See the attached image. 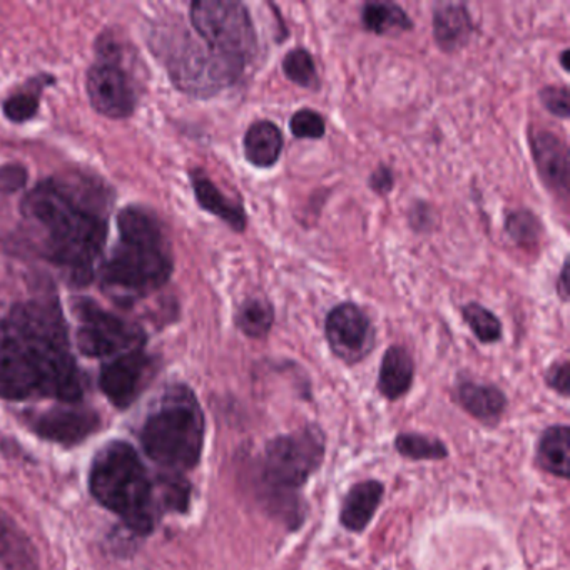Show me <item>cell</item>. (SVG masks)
<instances>
[{
    "label": "cell",
    "mask_w": 570,
    "mask_h": 570,
    "mask_svg": "<svg viewBox=\"0 0 570 570\" xmlns=\"http://www.w3.org/2000/svg\"><path fill=\"white\" fill-rule=\"evenodd\" d=\"M293 136L296 139H322L325 136V119L312 109H299L289 121Z\"/></svg>",
    "instance_id": "32"
},
{
    "label": "cell",
    "mask_w": 570,
    "mask_h": 570,
    "mask_svg": "<svg viewBox=\"0 0 570 570\" xmlns=\"http://www.w3.org/2000/svg\"><path fill=\"white\" fill-rule=\"evenodd\" d=\"M119 245L102 266V286L121 299H136L166 285L173 275L171 252L156 215L128 206L118 216Z\"/></svg>",
    "instance_id": "3"
},
{
    "label": "cell",
    "mask_w": 570,
    "mask_h": 570,
    "mask_svg": "<svg viewBox=\"0 0 570 570\" xmlns=\"http://www.w3.org/2000/svg\"><path fill=\"white\" fill-rule=\"evenodd\" d=\"M76 315L79 318L76 343L79 352L89 358H115L145 346L146 336L138 326L129 325L89 299L76 305Z\"/></svg>",
    "instance_id": "9"
},
{
    "label": "cell",
    "mask_w": 570,
    "mask_h": 570,
    "mask_svg": "<svg viewBox=\"0 0 570 570\" xmlns=\"http://www.w3.org/2000/svg\"><path fill=\"white\" fill-rule=\"evenodd\" d=\"M45 78L32 79L28 86L16 91L14 95L6 99L2 109H4L6 118L12 122H28L39 112L41 105V92L45 88Z\"/></svg>",
    "instance_id": "26"
},
{
    "label": "cell",
    "mask_w": 570,
    "mask_h": 570,
    "mask_svg": "<svg viewBox=\"0 0 570 570\" xmlns=\"http://www.w3.org/2000/svg\"><path fill=\"white\" fill-rule=\"evenodd\" d=\"M415 363L403 346H390L383 355L379 372V392L386 400H399L412 389Z\"/></svg>",
    "instance_id": "21"
},
{
    "label": "cell",
    "mask_w": 570,
    "mask_h": 570,
    "mask_svg": "<svg viewBox=\"0 0 570 570\" xmlns=\"http://www.w3.org/2000/svg\"><path fill=\"white\" fill-rule=\"evenodd\" d=\"M155 362L145 348L131 350L102 365L99 389L119 410L129 409L151 380Z\"/></svg>",
    "instance_id": "12"
},
{
    "label": "cell",
    "mask_w": 570,
    "mask_h": 570,
    "mask_svg": "<svg viewBox=\"0 0 570 570\" xmlns=\"http://www.w3.org/2000/svg\"><path fill=\"white\" fill-rule=\"evenodd\" d=\"M26 222L45 232L42 253L76 285H88L101 256L108 226L88 203L58 181L39 183L21 203Z\"/></svg>",
    "instance_id": "1"
},
{
    "label": "cell",
    "mask_w": 570,
    "mask_h": 570,
    "mask_svg": "<svg viewBox=\"0 0 570 570\" xmlns=\"http://www.w3.org/2000/svg\"><path fill=\"white\" fill-rule=\"evenodd\" d=\"M546 382L553 392L562 396H569L570 392V368L569 362L553 363L546 373Z\"/></svg>",
    "instance_id": "35"
},
{
    "label": "cell",
    "mask_w": 570,
    "mask_h": 570,
    "mask_svg": "<svg viewBox=\"0 0 570 570\" xmlns=\"http://www.w3.org/2000/svg\"><path fill=\"white\" fill-rule=\"evenodd\" d=\"M366 31L379 36L402 35L412 31V19L393 2H368L362 11Z\"/></svg>",
    "instance_id": "24"
},
{
    "label": "cell",
    "mask_w": 570,
    "mask_h": 570,
    "mask_svg": "<svg viewBox=\"0 0 570 570\" xmlns=\"http://www.w3.org/2000/svg\"><path fill=\"white\" fill-rule=\"evenodd\" d=\"M540 178L547 188L567 198L569 195V149L552 132L540 131L530 138Z\"/></svg>",
    "instance_id": "15"
},
{
    "label": "cell",
    "mask_w": 570,
    "mask_h": 570,
    "mask_svg": "<svg viewBox=\"0 0 570 570\" xmlns=\"http://www.w3.org/2000/svg\"><path fill=\"white\" fill-rule=\"evenodd\" d=\"M206 422L195 392L183 383L168 386L148 413L139 433L146 455L166 472L198 466L205 449Z\"/></svg>",
    "instance_id": "5"
},
{
    "label": "cell",
    "mask_w": 570,
    "mask_h": 570,
    "mask_svg": "<svg viewBox=\"0 0 570 570\" xmlns=\"http://www.w3.org/2000/svg\"><path fill=\"white\" fill-rule=\"evenodd\" d=\"M537 465L559 479L570 475V432L567 425L549 426L540 435L535 452Z\"/></svg>",
    "instance_id": "22"
},
{
    "label": "cell",
    "mask_w": 570,
    "mask_h": 570,
    "mask_svg": "<svg viewBox=\"0 0 570 570\" xmlns=\"http://www.w3.org/2000/svg\"><path fill=\"white\" fill-rule=\"evenodd\" d=\"M540 102L550 115L557 118L569 119L570 105H569V89L566 86H547L540 91Z\"/></svg>",
    "instance_id": "33"
},
{
    "label": "cell",
    "mask_w": 570,
    "mask_h": 570,
    "mask_svg": "<svg viewBox=\"0 0 570 570\" xmlns=\"http://www.w3.org/2000/svg\"><path fill=\"white\" fill-rule=\"evenodd\" d=\"M235 320L239 332L248 338H265L275 323V309L268 299L252 296L239 305Z\"/></svg>",
    "instance_id": "25"
},
{
    "label": "cell",
    "mask_w": 570,
    "mask_h": 570,
    "mask_svg": "<svg viewBox=\"0 0 570 570\" xmlns=\"http://www.w3.org/2000/svg\"><path fill=\"white\" fill-rule=\"evenodd\" d=\"M385 487L379 480L355 483L343 499L340 522L350 532L360 533L372 522L382 503Z\"/></svg>",
    "instance_id": "17"
},
{
    "label": "cell",
    "mask_w": 570,
    "mask_h": 570,
    "mask_svg": "<svg viewBox=\"0 0 570 570\" xmlns=\"http://www.w3.org/2000/svg\"><path fill=\"white\" fill-rule=\"evenodd\" d=\"M325 335L333 355L346 365L363 362L375 348V326L353 303H342L328 313Z\"/></svg>",
    "instance_id": "11"
},
{
    "label": "cell",
    "mask_w": 570,
    "mask_h": 570,
    "mask_svg": "<svg viewBox=\"0 0 570 570\" xmlns=\"http://www.w3.org/2000/svg\"><path fill=\"white\" fill-rule=\"evenodd\" d=\"M166 52V66L176 88L199 98L218 95L235 85L245 71V62L203 48L191 38L173 42Z\"/></svg>",
    "instance_id": "8"
},
{
    "label": "cell",
    "mask_w": 570,
    "mask_h": 570,
    "mask_svg": "<svg viewBox=\"0 0 570 570\" xmlns=\"http://www.w3.org/2000/svg\"><path fill=\"white\" fill-rule=\"evenodd\" d=\"M0 566L6 570L41 569L31 537L4 510H0Z\"/></svg>",
    "instance_id": "16"
},
{
    "label": "cell",
    "mask_w": 570,
    "mask_h": 570,
    "mask_svg": "<svg viewBox=\"0 0 570 570\" xmlns=\"http://www.w3.org/2000/svg\"><path fill=\"white\" fill-rule=\"evenodd\" d=\"M101 425V416L81 403H61L31 420V429L41 439L58 445L75 446L88 440Z\"/></svg>",
    "instance_id": "13"
},
{
    "label": "cell",
    "mask_w": 570,
    "mask_h": 570,
    "mask_svg": "<svg viewBox=\"0 0 570 570\" xmlns=\"http://www.w3.org/2000/svg\"><path fill=\"white\" fill-rule=\"evenodd\" d=\"M505 232L519 245H535L542 236V223L532 212L520 209L507 216Z\"/></svg>",
    "instance_id": "31"
},
{
    "label": "cell",
    "mask_w": 570,
    "mask_h": 570,
    "mask_svg": "<svg viewBox=\"0 0 570 570\" xmlns=\"http://www.w3.org/2000/svg\"><path fill=\"white\" fill-rule=\"evenodd\" d=\"M569 58H570L569 51H563L562 56H560V65H562L563 71H569V68H570Z\"/></svg>",
    "instance_id": "38"
},
{
    "label": "cell",
    "mask_w": 570,
    "mask_h": 570,
    "mask_svg": "<svg viewBox=\"0 0 570 570\" xmlns=\"http://www.w3.org/2000/svg\"><path fill=\"white\" fill-rule=\"evenodd\" d=\"M370 188L379 195L385 196L392 191L395 186V176H393L392 169L389 166H379L375 171L370 176Z\"/></svg>",
    "instance_id": "36"
},
{
    "label": "cell",
    "mask_w": 570,
    "mask_h": 570,
    "mask_svg": "<svg viewBox=\"0 0 570 570\" xmlns=\"http://www.w3.org/2000/svg\"><path fill=\"white\" fill-rule=\"evenodd\" d=\"M159 483H161L163 509L185 513L191 502V483L183 476V473L171 472L159 476Z\"/></svg>",
    "instance_id": "30"
},
{
    "label": "cell",
    "mask_w": 570,
    "mask_h": 570,
    "mask_svg": "<svg viewBox=\"0 0 570 570\" xmlns=\"http://www.w3.org/2000/svg\"><path fill=\"white\" fill-rule=\"evenodd\" d=\"M28 185V171L24 166L6 165L0 168V193L4 195H12V193L19 191Z\"/></svg>",
    "instance_id": "34"
},
{
    "label": "cell",
    "mask_w": 570,
    "mask_h": 570,
    "mask_svg": "<svg viewBox=\"0 0 570 570\" xmlns=\"http://www.w3.org/2000/svg\"><path fill=\"white\" fill-rule=\"evenodd\" d=\"M557 289H559L560 298L563 302L569 299V263H563L562 272H560L559 282H557Z\"/></svg>",
    "instance_id": "37"
},
{
    "label": "cell",
    "mask_w": 570,
    "mask_h": 570,
    "mask_svg": "<svg viewBox=\"0 0 570 570\" xmlns=\"http://www.w3.org/2000/svg\"><path fill=\"white\" fill-rule=\"evenodd\" d=\"M193 28L209 49L248 65L258 51L255 26L248 9L235 0L193 2Z\"/></svg>",
    "instance_id": "7"
},
{
    "label": "cell",
    "mask_w": 570,
    "mask_h": 570,
    "mask_svg": "<svg viewBox=\"0 0 570 570\" xmlns=\"http://www.w3.org/2000/svg\"><path fill=\"white\" fill-rule=\"evenodd\" d=\"M462 316L479 342L495 343L502 338V323L485 306L469 303L463 306Z\"/></svg>",
    "instance_id": "29"
},
{
    "label": "cell",
    "mask_w": 570,
    "mask_h": 570,
    "mask_svg": "<svg viewBox=\"0 0 570 570\" xmlns=\"http://www.w3.org/2000/svg\"><path fill=\"white\" fill-rule=\"evenodd\" d=\"M473 35L472 19L462 4H445L433 14V38L445 52L460 51Z\"/></svg>",
    "instance_id": "20"
},
{
    "label": "cell",
    "mask_w": 570,
    "mask_h": 570,
    "mask_svg": "<svg viewBox=\"0 0 570 570\" xmlns=\"http://www.w3.org/2000/svg\"><path fill=\"white\" fill-rule=\"evenodd\" d=\"M283 72L293 85L305 89L320 88L318 72H316L315 61L306 49H293L283 59Z\"/></svg>",
    "instance_id": "28"
},
{
    "label": "cell",
    "mask_w": 570,
    "mask_h": 570,
    "mask_svg": "<svg viewBox=\"0 0 570 570\" xmlns=\"http://www.w3.org/2000/svg\"><path fill=\"white\" fill-rule=\"evenodd\" d=\"M325 449V433L315 423L275 436L266 443L262 470L263 489H266L263 500L293 529L302 525L305 519L299 489L322 465Z\"/></svg>",
    "instance_id": "6"
},
{
    "label": "cell",
    "mask_w": 570,
    "mask_h": 570,
    "mask_svg": "<svg viewBox=\"0 0 570 570\" xmlns=\"http://www.w3.org/2000/svg\"><path fill=\"white\" fill-rule=\"evenodd\" d=\"M191 183L196 199H198V205L202 206L205 212L218 216L219 219H223V222H225L229 228L235 229V232H245L248 219H246L245 209H243L239 203L226 198V196L219 191L218 186H216L205 173H191Z\"/></svg>",
    "instance_id": "19"
},
{
    "label": "cell",
    "mask_w": 570,
    "mask_h": 570,
    "mask_svg": "<svg viewBox=\"0 0 570 570\" xmlns=\"http://www.w3.org/2000/svg\"><path fill=\"white\" fill-rule=\"evenodd\" d=\"M283 135L269 121H256L245 135V156L256 168H272L278 163L283 151Z\"/></svg>",
    "instance_id": "23"
},
{
    "label": "cell",
    "mask_w": 570,
    "mask_h": 570,
    "mask_svg": "<svg viewBox=\"0 0 570 570\" xmlns=\"http://www.w3.org/2000/svg\"><path fill=\"white\" fill-rule=\"evenodd\" d=\"M89 492L136 535L155 530L151 480L131 443L112 440L96 453L89 469Z\"/></svg>",
    "instance_id": "4"
},
{
    "label": "cell",
    "mask_w": 570,
    "mask_h": 570,
    "mask_svg": "<svg viewBox=\"0 0 570 570\" xmlns=\"http://www.w3.org/2000/svg\"><path fill=\"white\" fill-rule=\"evenodd\" d=\"M455 399L470 416L485 425H497L507 409L502 390L485 383L460 382Z\"/></svg>",
    "instance_id": "18"
},
{
    "label": "cell",
    "mask_w": 570,
    "mask_h": 570,
    "mask_svg": "<svg viewBox=\"0 0 570 570\" xmlns=\"http://www.w3.org/2000/svg\"><path fill=\"white\" fill-rule=\"evenodd\" d=\"M4 323L38 375L39 395L59 403H81L82 376L61 308L48 299H32L14 306Z\"/></svg>",
    "instance_id": "2"
},
{
    "label": "cell",
    "mask_w": 570,
    "mask_h": 570,
    "mask_svg": "<svg viewBox=\"0 0 570 570\" xmlns=\"http://www.w3.org/2000/svg\"><path fill=\"white\" fill-rule=\"evenodd\" d=\"M101 59L89 69L86 91L92 108L111 119H126L135 112L136 91L128 72L119 66L112 42H99Z\"/></svg>",
    "instance_id": "10"
},
{
    "label": "cell",
    "mask_w": 570,
    "mask_h": 570,
    "mask_svg": "<svg viewBox=\"0 0 570 570\" xmlns=\"http://www.w3.org/2000/svg\"><path fill=\"white\" fill-rule=\"evenodd\" d=\"M395 450L410 460H443L449 456V450L439 439L415 432L400 433L395 439Z\"/></svg>",
    "instance_id": "27"
},
{
    "label": "cell",
    "mask_w": 570,
    "mask_h": 570,
    "mask_svg": "<svg viewBox=\"0 0 570 570\" xmlns=\"http://www.w3.org/2000/svg\"><path fill=\"white\" fill-rule=\"evenodd\" d=\"M39 395V380L4 320H0V399L22 402Z\"/></svg>",
    "instance_id": "14"
}]
</instances>
